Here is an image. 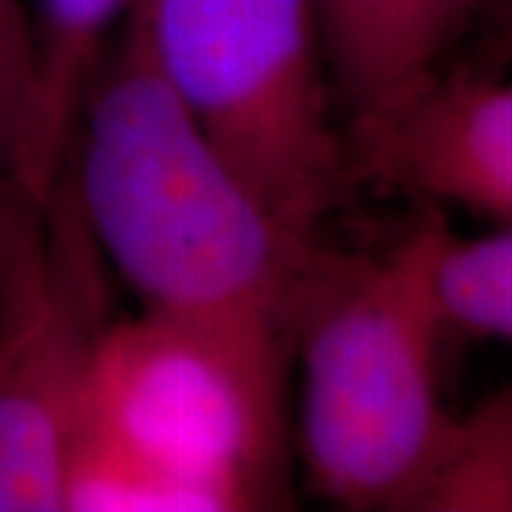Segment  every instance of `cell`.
<instances>
[{
  "label": "cell",
  "instance_id": "cell-13",
  "mask_svg": "<svg viewBox=\"0 0 512 512\" xmlns=\"http://www.w3.org/2000/svg\"><path fill=\"white\" fill-rule=\"evenodd\" d=\"M487 23H493L495 49L512 57V0H493V6L484 15Z\"/></svg>",
  "mask_w": 512,
  "mask_h": 512
},
{
  "label": "cell",
  "instance_id": "cell-10",
  "mask_svg": "<svg viewBox=\"0 0 512 512\" xmlns=\"http://www.w3.org/2000/svg\"><path fill=\"white\" fill-rule=\"evenodd\" d=\"M0 126L18 154L29 188L46 200L55 185L46 180L40 163L35 40L23 0H0Z\"/></svg>",
  "mask_w": 512,
  "mask_h": 512
},
{
  "label": "cell",
  "instance_id": "cell-9",
  "mask_svg": "<svg viewBox=\"0 0 512 512\" xmlns=\"http://www.w3.org/2000/svg\"><path fill=\"white\" fill-rule=\"evenodd\" d=\"M447 328L512 345V225L493 234H447L436 265Z\"/></svg>",
  "mask_w": 512,
  "mask_h": 512
},
{
  "label": "cell",
  "instance_id": "cell-6",
  "mask_svg": "<svg viewBox=\"0 0 512 512\" xmlns=\"http://www.w3.org/2000/svg\"><path fill=\"white\" fill-rule=\"evenodd\" d=\"M342 128L356 183L512 225V80L441 69Z\"/></svg>",
  "mask_w": 512,
  "mask_h": 512
},
{
  "label": "cell",
  "instance_id": "cell-7",
  "mask_svg": "<svg viewBox=\"0 0 512 512\" xmlns=\"http://www.w3.org/2000/svg\"><path fill=\"white\" fill-rule=\"evenodd\" d=\"M493 0H316L336 103L379 109L444 69Z\"/></svg>",
  "mask_w": 512,
  "mask_h": 512
},
{
  "label": "cell",
  "instance_id": "cell-12",
  "mask_svg": "<svg viewBox=\"0 0 512 512\" xmlns=\"http://www.w3.org/2000/svg\"><path fill=\"white\" fill-rule=\"evenodd\" d=\"M128 0H37L40 15L74 37L106 35L123 18Z\"/></svg>",
  "mask_w": 512,
  "mask_h": 512
},
{
  "label": "cell",
  "instance_id": "cell-5",
  "mask_svg": "<svg viewBox=\"0 0 512 512\" xmlns=\"http://www.w3.org/2000/svg\"><path fill=\"white\" fill-rule=\"evenodd\" d=\"M109 262L60 171L26 202L0 288V512L63 510L94 350L109 325Z\"/></svg>",
  "mask_w": 512,
  "mask_h": 512
},
{
  "label": "cell",
  "instance_id": "cell-3",
  "mask_svg": "<svg viewBox=\"0 0 512 512\" xmlns=\"http://www.w3.org/2000/svg\"><path fill=\"white\" fill-rule=\"evenodd\" d=\"M154 69L262 205L319 239L350 200L316 0H128Z\"/></svg>",
  "mask_w": 512,
  "mask_h": 512
},
{
  "label": "cell",
  "instance_id": "cell-8",
  "mask_svg": "<svg viewBox=\"0 0 512 512\" xmlns=\"http://www.w3.org/2000/svg\"><path fill=\"white\" fill-rule=\"evenodd\" d=\"M404 512H512V384L453 413Z\"/></svg>",
  "mask_w": 512,
  "mask_h": 512
},
{
  "label": "cell",
  "instance_id": "cell-2",
  "mask_svg": "<svg viewBox=\"0 0 512 512\" xmlns=\"http://www.w3.org/2000/svg\"><path fill=\"white\" fill-rule=\"evenodd\" d=\"M447 234L430 205L376 254L313 251L293 319L299 447L311 490L333 507L404 512L453 419L439 393Z\"/></svg>",
  "mask_w": 512,
  "mask_h": 512
},
{
  "label": "cell",
  "instance_id": "cell-11",
  "mask_svg": "<svg viewBox=\"0 0 512 512\" xmlns=\"http://www.w3.org/2000/svg\"><path fill=\"white\" fill-rule=\"evenodd\" d=\"M32 197H35V191L26 183V177L20 171L18 154H15L12 143H9L3 126H0V288H3L6 262H9V254H12V242H15L20 214H23L26 202L32 200Z\"/></svg>",
  "mask_w": 512,
  "mask_h": 512
},
{
  "label": "cell",
  "instance_id": "cell-1",
  "mask_svg": "<svg viewBox=\"0 0 512 512\" xmlns=\"http://www.w3.org/2000/svg\"><path fill=\"white\" fill-rule=\"evenodd\" d=\"M66 180L143 311L200 328L288 382L319 239L291 234L202 134L120 20L83 89Z\"/></svg>",
  "mask_w": 512,
  "mask_h": 512
},
{
  "label": "cell",
  "instance_id": "cell-4",
  "mask_svg": "<svg viewBox=\"0 0 512 512\" xmlns=\"http://www.w3.org/2000/svg\"><path fill=\"white\" fill-rule=\"evenodd\" d=\"M285 387L217 336L143 311L103 330L77 436L143 464L177 510H274L288 504Z\"/></svg>",
  "mask_w": 512,
  "mask_h": 512
}]
</instances>
